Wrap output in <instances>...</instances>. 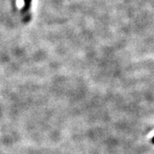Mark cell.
Wrapping results in <instances>:
<instances>
[{
    "instance_id": "obj_1",
    "label": "cell",
    "mask_w": 154,
    "mask_h": 154,
    "mask_svg": "<svg viewBox=\"0 0 154 154\" xmlns=\"http://www.w3.org/2000/svg\"><path fill=\"white\" fill-rule=\"evenodd\" d=\"M31 4H32V0H24V6L22 9V14L26 15L27 13L29 12L30 11V7H31Z\"/></svg>"
},
{
    "instance_id": "obj_2",
    "label": "cell",
    "mask_w": 154,
    "mask_h": 154,
    "mask_svg": "<svg viewBox=\"0 0 154 154\" xmlns=\"http://www.w3.org/2000/svg\"><path fill=\"white\" fill-rule=\"evenodd\" d=\"M151 141H152V143L154 145V136L152 138V140H151Z\"/></svg>"
}]
</instances>
